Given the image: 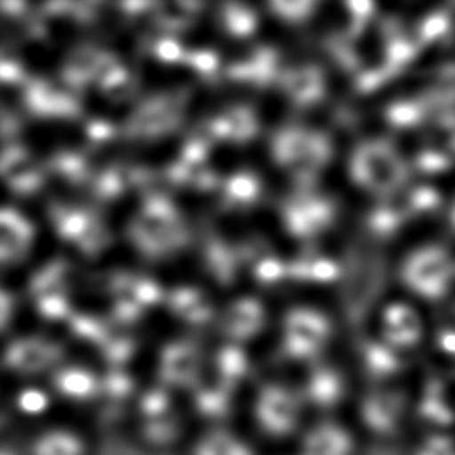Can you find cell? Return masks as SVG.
<instances>
[{
    "label": "cell",
    "mask_w": 455,
    "mask_h": 455,
    "mask_svg": "<svg viewBox=\"0 0 455 455\" xmlns=\"http://www.w3.org/2000/svg\"><path fill=\"white\" fill-rule=\"evenodd\" d=\"M70 355L66 341L52 326L20 329L0 341V365L7 380H47Z\"/></svg>",
    "instance_id": "obj_1"
},
{
    "label": "cell",
    "mask_w": 455,
    "mask_h": 455,
    "mask_svg": "<svg viewBox=\"0 0 455 455\" xmlns=\"http://www.w3.org/2000/svg\"><path fill=\"white\" fill-rule=\"evenodd\" d=\"M134 429L147 448H184V396L159 384L133 398Z\"/></svg>",
    "instance_id": "obj_2"
},
{
    "label": "cell",
    "mask_w": 455,
    "mask_h": 455,
    "mask_svg": "<svg viewBox=\"0 0 455 455\" xmlns=\"http://www.w3.org/2000/svg\"><path fill=\"white\" fill-rule=\"evenodd\" d=\"M18 279L24 310L33 307L43 322H69L82 287L78 270H27Z\"/></svg>",
    "instance_id": "obj_3"
},
{
    "label": "cell",
    "mask_w": 455,
    "mask_h": 455,
    "mask_svg": "<svg viewBox=\"0 0 455 455\" xmlns=\"http://www.w3.org/2000/svg\"><path fill=\"white\" fill-rule=\"evenodd\" d=\"M0 405L27 432L57 418V398L47 380H8Z\"/></svg>",
    "instance_id": "obj_4"
},
{
    "label": "cell",
    "mask_w": 455,
    "mask_h": 455,
    "mask_svg": "<svg viewBox=\"0 0 455 455\" xmlns=\"http://www.w3.org/2000/svg\"><path fill=\"white\" fill-rule=\"evenodd\" d=\"M47 382L60 407L63 404L91 407L101 398L103 371L97 370L94 363L76 361L69 355L58 365Z\"/></svg>",
    "instance_id": "obj_5"
},
{
    "label": "cell",
    "mask_w": 455,
    "mask_h": 455,
    "mask_svg": "<svg viewBox=\"0 0 455 455\" xmlns=\"http://www.w3.org/2000/svg\"><path fill=\"white\" fill-rule=\"evenodd\" d=\"M28 455H95L94 435L82 424L52 421L30 430L24 438Z\"/></svg>",
    "instance_id": "obj_6"
},
{
    "label": "cell",
    "mask_w": 455,
    "mask_h": 455,
    "mask_svg": "<svg viewBox=\"0 0 455 455\" xmlns=\"http://www.w3.org/2000/svg\"><path fill=\"white\" fill-rule=\"evenodd\" d=\"M186 455H254L242 438L221 427H206L190 436L183 448Z\"/></svg>",
    "instance_id": "obj_7"
},
{
    "label": "cell",
    "mask_w": 455,
    "mask_h": 455,
    "mask_svg": "<svg viewBox=\"0 0 455 455\" xmlns=\"http://www.w3.org/2000/svg\"><path fill=\"white\" fill-rule=\"evenodd\" d=\"M24 303L18 279L0 273V341L20 326Z\"/></svg>",
    "instance_id": "obj_8"
},
{
    "label": "cell",
    "mask_w": 455,
    "mask_h": 455,
    "mask_svg": "<svg viewBox=\"0 0 455 455\" xmlns=\"http://www.w3.org/2000/svg\"><path fill=\"white\" fill-rule=\"evenodd\" d=\"M0 455H28L24 440L0 436Z\"/></svg>",
    "instance_id": "obj_9"
},
{
    "label": "cell",
    "mask_w": 455,
    "mask_h": 455,
    "mask_svg": "<svg viewBox=\"0 0 455 455\" xmlns=\"http://www.w3.org/2000/svg\"><path fill=\"white\" fill-rule=\"evenodd\" d=\"M7 382V376H5V373H4V368L0 365V401H2V396H4V392H5Z\"/></svg>",
    "instance_id": "obj_10"
}]
</instances>
